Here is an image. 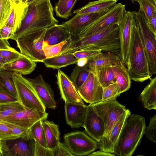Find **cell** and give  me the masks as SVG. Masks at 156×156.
<instances>
[{
	"mask_svg": "<svg viewBox=\"0 0 156 156\" xmlns=\"http://www.w3.org/2000/svg\"><path fill=\"white\" fill-rule=\"evenodd\" d=\"M150 83L141 93L139 98L144 108L156 110V77H150Z\"/></svg>",
	"mask_w": 156,
	"mask_h": 156,
	"instance_id": "cell-27",
	"label": "cell"
},
{
	"mask_svg": "<svg viewBox=\"0 0 156 156\" xmlns=\"http://www.w3.org/2000/svg\"><path fill=\"white\" fill-rule=\"evenodd\" d=\"M72 37L60 43L53 45H49L44 41L42 48L46 58H50L58 55L70 44Z\"/></svg>",
	"mask_w": 156,
	"mask_h": 156,
	"instance_id": "cell-33",
	"label": "cell"
},
{
	"mask_svg": "<svg viewBox=\"0 0 156 156\" xmlns=\"http://www.w3.org/2000/svg\"><path fill=\"white\" fill-rule=\"evenodd\" d=\"M79 60L74 57L73 53H70L46 58L42 62L47 68L58 69L69 65L76 64Z\"/></svg>",
	"mask_w": 156,
	"mask_h": 156,
	"instance_id": "cell-29",
	"label": "cell"
},
{
	"mask_svg": "<svg viewBox=\"0 0 156 156\" xmlns=\"http://www.w3.org/2000/svg\"><path fill=\"white\" fill-rule=\"evenodd\" d=\"M131 79L143 82L151 76L147 57L135 22L132 41L125 64Z\"/></svg>",
	"mask_w": 156,
	"mask_h": 156,
	"instance_id": "cell-4",
	"label": "cell"
},
{
	"mask_svg": "<svg viewBox=\"0 0 156 156\" xmlns=\"http://www.w3.org/2000/svg\"><path fill=\"white\" fill-rule=\"evenodd\" d=\"M36 62L23 55L19 59L4 64L2 69L27 75L31 73L35 69Z\"/></svg>",
	"mask_w": 156,
	"mask_h": 156,
	"instance_id": "cell-22",
	"label": "cell"
},
{
	"mask_svg": "<svg viewBox=\"0 0 156 156\" xmlns=\"http://www.w3.org/2000/svg\"><path fill=\"white\" fill-rule=\"evenodd\" d=\"M25 108L21 111L0 119L21 128L29 129L36 122L47 119L48 114Z\"/></svg>",
	"mask_w": 156,
	"mask_h": 156,
	"instance_id": "cell-12",
	"label": "cell"
},
{
	"mask_svg": "<svg viewBox=\"0 0 156 156\" xmlns=\"http://www.w3.org/2000/svg\"><path fill=\"white\" fill-rule=\"evenodd\" d=\"M130 114V111L126 109L114 126L108 139L101 138L99 142H97L98 148L106 152L114 153V145L118 140L126 119Z\"/></svg>",
	"mask_w": 156,
	"mask_h": 156,
	"instance_id": "cell-19",
	"label": "cell"
},
{
	"mask_svg": "<svg viewBox=\"0 0 156 156\" xmlns=\"http://www.w3.org/2000/svg\"><path fill=\"white\" fill-rule=\"evenodd\" d=\"M145 127L143 117L130 114L126 119L114 145V153L118 156H132L144 134Z\"/></svg>",
	"mask_w": 156,
	"mask_h": 156,
	"instance_id": "cell-3",
	"label": "cell"
},
{
	"mask_svg": "<svg viewBox=\"0 0 156 156\" xmlns=\"http://www.w3.org/2000/svg\"><path fill=\"white\" fill-rule=\"evenodd\" d=\"M83 127L87 133L97 142H99L105 136V128L104 122L90 104L87 105Z\"/></svg>",
	"mask_w": 156,
	"mask_h": 156,
	"instance_id": "cell-14",
	"label": "cell"
},
{
	"mask_svg": "<svg viewBox=\"0 0 156 156\" xmlns=\"http://www.w3.org/2000/svg\"><path fill=\"white\" fill-rule=\"evenodd\" d=\"M56 76L61 97L65 103L74 102L84 104L74 84L67 75L59 69Z\"/></svg>",
	"mask_w": 156,
	"mask_h": 156,
	"instance_id": "cell-15",
	"label": "cell"
},
{
	"mask_svg": "<svg viewBox=\"0 0 156 156\" xmlns=\"http://www.w3.org/2000/svg\"><path fill=\"white\" fill-rule=\"evenodd\" d=\"M52 151L53 156H74L65 144L60 142Z\"/></svg>",
	"mask_w": 156,
	"mask_h": 156,
	"instance_id": "cell-45",
	"label": "cell"
},
{
	"mask_svg": "<svg viewBox=\"0 0 156 156\" xmlns=\"http://www.w3.org/2000/svg\"><path fill=\"white\" fill-rule=\"evenodd\" d=\"M134 17L152 76L156 74V36L150 29L147 19L141 11L135 12Z\"/></svg>",
	"mask_w": 156,
	"mask_h": 156,
	"instance_id": "cell-6",
	"label": "cell"
},
{
	"mask_svg": "<svg viewBox=\"0 0 156 156\" xmlns=\"http://www.w3.org/2000/svg\"><path fill=\"white\" fill-rule=\"evenodd\" d=\"M102 52L100 50H80L73 53V54L78 59L84 58L88 60Z\"/></svg>",
	"mask_w": 156,
	"mask_h": 156,
	"instance_id": "cell-43",
	"label": "cell"
},
{
	"mask_svg": "<svg viewBox=\"0 0 156 156\" xmlns=\"http://www.w3.org/2000/svg\"><path fill=\"white\" fill-rule=\"evenodd\" d=\"M24 109L18 101L0 104V119Z\"/></svg>",
	"mask_w": 156,
	"mask_h": 156,
	"instance_id": "cell-36",
	"label": "cell"
},
{
	"mask_svg": "<svg viewBox=\"0 0 156 156\" xmlns=\"http://www.w3.org/2000/svg\"><path fill=\"white\" fill-rule=\"evenodd\" d=\"M78 0H59L54 8L57 16L67 20L73 15L72 10Z\"/></svg>",
	"mask_w": 156,
	"mask_h": 156,
	"instance_id": "cell-30",
	"label": "cell"
},
{
	"mask_svg": "<svg viewBox=\"0 0 156 156\" xmlns=\"http://www.w3.org/2000/svg\"><path fill=\"white\" fill-rule=\"evenodd\" d=\"M45 28L17 39L15 41L20 52L36 62L46 58L43 50Z\"/></svg>",
	"mask_w": 156,
	"mask_h": 156,
	"instance_id": "cell-8",
	"label": "cell"
},
{
	"mask_svg": "<svg viewBox=\"0 0 156 156\" xmlns=\"http://www.w3.org/2000/svg\"><path fill=\"white\" fill-rule=\"evenodd\" d=\"M13 48L7 40L3 39L0 37V50L12 49Z\"/></svg>",
	"mask_w": 156,
	"mask_h": 156,
	"instance_id": "cell-51",
	"label": "cell"
},
{
	"mask_svg": "<svg viewBox=\"0 0 156 156\" xmlns=\"http://www.w3.org/2000/svg\"><path fill=\"white\" fill-rule=\"evenodd\" d=\"M18 101L17 98L8 93L3 88H0V104Z\"/></svg>",
	"mask_w": 156,
	"mask_h": 156,
	"instance_id": "cell-47",
	"label": "cell"
},
{
	"mask_svg": "<svg viewBox=\"0 0 156 156\" xmlns=\"http://www.w3.org/2000/svg\"><path fill=\"white\" fill-rule=\"evenodd\" d=\"M117 0H98L89 2L85 6L73 11L77 14H87L103 12L115 5Z\"/></svg>",
	"mask_w": 156,
	"mask_h": 156,
	"instance_id": "cell-25",
	"label": "cell"
},
{
	"mask_svg": "<svg viewBox=\"0 0 156 156\" xmlns=\"http://www.w3.org/2000/svg\"><path fill=\"white\" fill-rule=\"evenodd\" d=\"M5 63L4 59L0 55V71L2 69V67Z\"/></svg>",
	"mask_w": 156,
	"mask_h": 156,
	"instance_id": "cell-52",
	"label": "cell"
},
{
	"mask_svg": "<svg viewBox=\"0 0 156 156\" xmlns=\"http://www.w3.org/2000/svg\"><path fill=\"white\" fill-rule=\"evenodd\" d=\"M58 23V21L54 17L50 0H39L28 5L20 28L10 39L15 41L21 37Z\"/></svg>",
	"mask_w": 156,
	"mask_h": 156,
	"instance_id": "cell-2",
	"label": "cell"
},
{
	"mask_svg": "<svg viewBox=\"0 0 156 156\" xmlns=\"http://www.w3.org/2000/svg\"><path fill=\"white\" fill-rule=\"evenodd\" d=\"M0 55L4 59L5 63L14 61L23 55L14 48L12 49L0 50Z\"/></svg>",
	"mask_w": 156,
	"mask_h": 156,
	"instance_id": "cell-41",
	"label": "cell"
},
{
	"mask_svg": "<svg viewBox=\"0 0 156 156\" xmlns=\"http://www.w3.org/2000/svg\"><path fill=\"white\" fill-rule=\"evenodd\" d=\"M90 105L105 124V133L101 139H108L114 126L127 109L116 99L101 101Z\"/></svg>",
	"mask_w": 156,
	"mask_h": 156,
	"instance_id": "cell-7",
	"label": "cell"
},
{
	"mask_svg": "<svg viewBox=\"0 0 156 156\" xmlns=\"http://www.w3.org/2000/svg\"><path fill=\"white\" fill-rule=\"evenodd\" d=\"M18 138L14 136L10 129L4 122L0 121V140H14Z\"/></svg>",
	"mask_w": 156,
	"mask_h": 156,
	"instance_id": "cell-44",
	"label": "cell"
},
{
	"mask_svg": "<svg viewBox=\"0 0 156 156\" xmlns=\"http://www.w3.org/2000/svg\"><path fill=\"white\" fill-rule=\"evenodd\" d=\"M112 65H106L98 69L95 74L103 88L115 82Z\"/></svg>",
	"mask_w": 156,
	"mask_h": 156,
	"instance_id": "cell-31",
	"label": "cell"
},
{
	"mask_svg": "<svg viewBox=\"0 0 156 156\" xmlns=\"http://www.w3.org/2000/svg\"><path fill=\"white\" fill-rule=\"evenodd\" d=\"M121 93L116 82L103 88L102 98L101 101L116 99Z\"/></svg>",
	"mask_w": 156,
	"mask_h": 156,
	"instance_id": "cell-39",
	"label": "cell"
},
{
	"mask_svg": "<svg viewBox=\"0 0 156 156\" xmlns=\"http://www.w3.org/2000/svg\"><path fill=\"white\" fill-rule=\"evenodd\" d=\"M126 11L125 5L116 3L105 14L86 26L79 34L83 35L92 34L112 24L119 25Z\"/></svg>",
	"mask_w": 156,
	"mask_h": 156,
	"instance_id": "cell-10",
	"label": "cell"
},
{
	"mask_svg": "<svg viewBox=\"0 0 156 156\" xmlns=\"http://www.w3.org/2000/svg\"><path fill=\"white\" fill-rule=\"evenodd\" d=\"M144 134L151 141L156 143V115L150 117V122L145 127Z\"/></svg>",
	"mask_w": 156,
	"mask_h": 156,
	"instance_id": "cell-42",
	"label": "cell"
},
{
	"mask_svg": "<svg viewBox=\"0 0 156 156\" xmlns=\"http://www.w3.org/2000/svg\"><path fill=\"white\" fill-rule=\"evenodd\" d=\"M34 156H53V151L35 141Z\"/></svg>",
	"mask_w": 156,
	"mask_h": 156,
	"instance_id": "cell-46",
	"label": "cell"
},
{
	"mask_svg": "<svg viewBox=\"0 0 156 156\" xmlns=\"http://www.w3.org/2000/svg\"><path fill=\"white\" fill-rule=\"evenodd\" d=\"M0 152L2 153V140H0Z\"/></svg>",
	"mask_w": 156,
	"mask_h": 156,
	"instance_id": "cell-54",
	"label": "cell"
},
{
	"mask_svg": "<svg viewBox=\"0 0 156 156\" xmlns=\"http://www.w3.org/2000/svg\"><path fill=\"white\" fill-rule=\"evenodd\" d=\"M135 12L126 11L119 24L121 58L125 64L128 58L133 39Z\"/></svg>",
	"mask_w": 156,
	"mask_h": 156,
	"instance_id": "cell-11",
	"label": "cell"
},
{
	"mask_svg": "<svg viewBox=\"0 0 156 156\" xmlns=\"http://www.w3.org/2000/svg\"><path fill=\"white\" fill-rule=\"evenodd\" d=\"M87 156H115V154L114 153L106 152L101 150L96 151H93Z\"/></svg>",
	"mask_w": 156,
	"mask_h": 156,
	"instance_id": "cell-50",
	"label": "cell"
},
{
	"mask_svg": "<svg viewBox=\"0 0 156 156\" xmlns=\"http://www.w3.org/2000/svg\"><path fill=\"white\" fill-rule=\"evenodd\" d=\"M139 0H131L133 3L134 2H138Z\"/></svg>",
	"mask_w": 156,
	"mask_h": 156,
	"instance_id": "cell-55",
	"label": "cell"
},
{
	"mask_svg": "<svg viewBox=\"0 0 156 156\" xmlns=\"http://www.w3.org/2000/svg\"><path fill=\"white\" fill-rule=\"evenodd\" d=\"M147 20L148 26L151 30L156 36V13Z\"/></svg>",
	"mask_w": 156,
	"mask_h": 156,
	"instance_id": "cell-49",
	"label": "cell"
},
{
	"mask_svg": "<svg viewBox=\"0 0 156 156\" xmlns=\"http://www.w3.org/2000/svg\"><path fill=\"white\" fill-rule=\"evenodd\" d=\"M64 107L67 124L72 128L83 127L87 105L70 102L65 103Z\"/></svg>",
	"mask_w": 156,
	"mask_h": 156,
	"instance_id": "cell-18",
	"label": "cell"
},
{
	"mask_svg": "<svg viewBox=\"0 0 156 156\" xmlns=\"http://www.w3.org/2000/svg\"><path fill=\"white\" fill-rule=\"evenodd\" d=\"M28 8V5L22 1L16 0L14 2L12 11L4 25L12 28V35L20 28Z\"/></svg>",
	"mask_w": 156,
	"mask_h": 156,
	"instance_id": "cell-20",
	"label": "cell"
},
{
	"mask_svg": "<svg viewBox=\"0 0 156 156\" xmlns=\"http://www.w3.org/2000/svg\"><path fill=\"white\" fill-rule=\"evenodd\" d=\"M12 35V28L7 26H4L0 29V37L2 39H10Z\"/></svg>",
	"mask_w": 156,
	"mask_h": 156,
	"instance_id": "cell-48",
	"label": "cell"
},
{
	"mask_svg": "<svg viewBox=\"0 0 156 156\" xmlns=\"http://www.w3.org/2000/svg\"><path fill=\"white\" fill-rule=\"evenodd\" d=\"M39 0H27L25 3L28 5H29L32 3L37 1Z\"/></svg>",
	"mask_w": 156,
	"mask_h": 156,
	"instance_id": "cell-53",
	"label": "cell"
},
{
	"mask_svg": "<svg viewBox=\"0 0 156 156\" xmlns=\"http://www.w3.org/2000/svg\"><path fill=\"white\" fill-rule=\"evenodd\" d=\"M21 1H22L23 2H24L26 3V2L27 0H20Z\"/></svg>",
	"mask_w": 156,
	"mask_h": 156,
	"instance_id": "cell-57",
	"label": "cell"
},
{
	"mask_svg": "<svg viewBox=\"0 0 156 156\" xmlns=\"http://www.w3.org/2000/svg\"><path fill=\"white\" fill-rule=\"evenodd\" d=\"M43 120H40L35 123L29 129V134L30 139H34L42 146L47 147L42 125Z\"/></svg>",
	"mask_w": 156,
	"mask_h": 156,
	"instance_id": "cell-35",
	"label": "cell"
},
{
	"mask_svg": "<svg viewBox=\"0 0 156 156\" xmlns=\"http://www.w3.org/2000/svg\"><path fill=\"white\" fill-rule=\"evenodd\" d=\"M80 50H100L113 53L121 57L119 25L112 24L92 34H78L72 36L70 44L58 55Z\"/></svg>",
	"mask_w": 156,
	"mask_h": 156,
	"instance_id": "cell-1",
	"label": "cell"
},
{
	"mask_svg": "<svg viewBox=\"0 0 156 156\" xmlns=\"http://www.w3.org/2000/svg\"><path fill=\"white\" fill-rule=\"evenodd\" d=\"M65 144L74 156L88 155L98 148L97 142L86 132L76 131L65 134Z\"/></svg>",
	"mask_w": 156,
	"mask_h": 156,
	"instance_id": "cell-9",
	"label": "cell"
},
{
	"mask_svg": "<svg viewBox=\"0 0 156 156\" xmlns=\"http://www.w3.org/2000/svg\"><path fill=\"white\" fill-rule=\"evenodd\" d=\"M5 123L10 129L13 135L18 139L26 140L31 139L29 134V129H24L5 121L0 120Z\"/></svg>",
	"mask_w": 156,
	"mask_h": 156,
	"instance_id": "cell-40",
	"label": "cell"
},
{
	"mask_svg": "<svg viewBox=\"0 0 156 156\" xmlns=\"http://www.w3.org/2000/svg\"><path fill=\"white\" fill-rule=\"evenodd\" d=\"M16 0H0V29L6 23Z\"/></svg>",
	"mask_w": 156,
	"mask_h": 156,
	"instance_id": "cell-37",
	"label": "cell"
},
{
	"mask_svg": "<svg viewBox=\"0 0 156 156\" xmlns=\"http://www.w3.org/2000/svg\"><path fill=\"white\" fill-rule=\"evenodd\" d=\"M21 139L9 146L8 156H34L35 140Z\"/></svg>",
	"mask_w": 156,
	"mask_h": 156,
	"instance_id": "cell-24",
	"label": "cell"
},
{
	"mask_svg": "<svg viewBox=\"0 0 156 156\" xmlns=\"http://www.w3.org/2000/svg\"><path fill=\"white\" fill-rule=\"evenodd\" d=\"M0 88H3L2 83L0 80Z\"/></svg>",
	"mask_w": 156,
	"mask_h": 156,
	"instance_id": "cell-56",
	"label": "cell"
},
{
	"mask_svg": "<svg viewBox=\"0 0 156 156\" xmlns=\"http://www.w3.org/2000/svg\"><path fill=\"white\" fill-rule=\"evenodd\" d=\"M77 91L82 99L90 104L102 100L103 87L97 76L90 71L86 80Z\"/></svg>",
	"mask_w": 156,
	"mask_h": 156,
	"instance_id": "cell-13",
	"label": "cell"
},
{
	"mask_svg": "<svg viewBox=\"0 0 156 156\" xmlns=\"http://www.w3.org/2000/svg\"><path fill=\"white\" fill-rule=\"evenodd\" d=\"M108 10L100 12L76 14L69 20L63 22L60 25L72 36H75L86 26L105 14Z\"/></svg>",
	"mask_w": 156,
	"mask_h": 156,
	"instance_id": "cell-17",
	"label": "cell"
},
{
	"mask_svg": "<svg viewBox=\"0 0 156 156\" xmlns=\"http://www.w3.org/2000/svg\"><path fill=\"white\" fill-rule=\"evenodd\" d=\"M90 72L86 66H80L76 64L70 78L77 90L86 80Z\"/></svg>",
	"mask_w": 156,
	"mask_h": 156,
	"instance_id": "cell-32",
	"label": "cell"
},
{
	"mask_svg": "<svg viewBox=\"0 0 156 156\" xmlns=\"http://www.w3.org/2000/svg\"><path fill=\"white\" fill-rule=\"evenodd\" d=\"M120 56L113 53H101L87 60L86 64L90 71L95 74L99 68L106 65H112L121 59Z\"/></svg>",
	"mask_w": 156,
	"mask_h": 156,
	"instance_id": "cell-23",
	"label": "cell"
},
{
	"mask_svg": "<svg viewBox=\"0 0 156 156\" xmlns=\"http://www.w3.org/2000/svg\"><path fill=\"white\" fill-rule=\"evenodd\" d=\"M72 36L60 24H55L46 29L44 42L50 45L60 43Z\"/></svg>",
	"mask_w": 156,
	"mask_h": 156,
	"instance_id": "cell-26",
	"label": "cell"
},
{
	"mask_svg": "<svg viewBox=\"0 0 156 156\" xmlns=\"http://www.w3.org/2000/svg\"><path fill=\"white\" fill-rule=\"evenodd\" d=\"M43 127L47 147L53 150L60 142V133L58 125L52 121H43Z\"/></svg>",
	"mask_w": 156,
	"mask_h": 156,
	"instance_id": "cell-28",
	"label": "cell"
},
{
	"mask_svg": "<svg viewBox=\"0 0 156 156\" xmlns=\"http://www.w3.org/2000/svg\"><path fill=\"white\" fill-rule=\"evenodd\" d=\"M3 156L2 153L0 152V156Z\"/></svg>",
	"mask_w": 156,
	"mask_h": 156,
	"instance_id": "cell-58",
	"label": "cell"
},
{
	"mask_svg": "<svg viewBox=\"0 0 156 156\" xmlns=\"http://www.w3.org/2000/svg\"><path fill=\"white\" fill-rule=\"evenodd\" d=\"M15 73V72L2 69L0 71V80L3 88L11 95L17 98L13 80Z\"/></svg>",
	"mask_w": 156,
	"mask_h": 156,
	"instance_id": "cell-34",
	"label": "cell"
},
{
	"mask_svg": "<svg viewBox=\"0 0 156 156\" xmlns=\"http://www.w3.org/2000/svg\"><path fill=\"white\" fill-rule=\"evenodd\" d=\"M139 10L144 14L147 20L156 13V0H139Z\"/></svg>",
	"mask_w": 156,
	"mask_h": 156,
	"instance_id": "cell-38",
	"label": "cell"
},
{
	"mask_svg": "<svg viewBox=\"0 0 156 156\" xmlns=\"http://www.w3.org/2000/svg\"><path fill=\"white\" fill-rule=\"evenodd\" d=\"M112 66L121 94L128 90L131 86V79L125 64L121 59Z\"/></svg>",
	"mask_w": 156,
	"mask_h": 156,
	"instance_id": "cell-21",
	"label": "cell"
},
{
	"mask_svg": "<svg viewBox=\"0 0 156 156\" xmlns=\"http://www.w3.org/2000/svg\"><path fill=\"white\" fill-rule=\"evenodd\" d=\"M27 79L32 84L45 107L55 109L57 104L53 91L50 85L44 81L42 75L40 74L33 79Z\"/></svg>",
	"mask_w": 156,
	"mask_h": 156,
	"instance_id": "cell-16",
	"label": "cell"
},
{
	"mask_svg": "<svg viewBox=\"0 0 156 156\" xmlns=\"http://www.w3.org/2000/svg\"><path fill=\"white\" fill-rule=\"evenodd\" d=\"M13 80L18 101L25 108L45 112L46 107L39 98L31 82L20 73L15 72Z\"/></svg>",
	"mask_w": 156,
	"mask_h": 156,
	"instance_id": "cell-5",
	"label": "cell"
}]
</instances>
